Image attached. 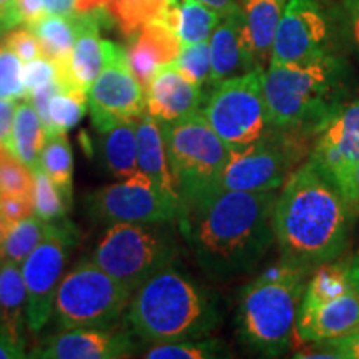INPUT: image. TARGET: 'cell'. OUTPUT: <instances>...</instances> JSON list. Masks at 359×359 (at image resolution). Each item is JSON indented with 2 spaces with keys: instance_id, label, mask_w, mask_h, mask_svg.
Listing matches in <instances>:
<instances>
[{
  "instance_id": "obj_9",
  "label": "cell",
  "mask_w": 359,
  "mask_h": 359,
  "mask_svg": "<svg viewBox=\"0 0 359 359\" xmlns=\"http://www.w3.org/2000/svg\"><path fill=\"white\" fill-rule=\"evenodd\" d=\"M264 69L213 85L201 114L231 151H241L271 130L263 88Z\"/></svg>"
},
{
  "instance_id": "obj_14",
  "label": "cell",
  "mask_w": 359,
  "mask_h": 359,
  "mask_svg": "<svg viewBox=\"0 0 359 359\" xmlns=\"http://www.w3.org/2000/svg\"><path fill=\"white\" fill-rule=\"evenodd\" d=\"M88 110L98 133L115 125L137 122L147 114L145 90L128 65L127 50L114 43L105 69L88 92Z\"/></svg>"
},
{
  "instance_id": "obj_37",
  "label": "cell",
  "mask_w": 359,
  "mask_h": 359,
  "mask_svg": "<svg viewBox=\"0 0 359 359\" xmlns=\"http://www.w3.org/2000/svg\"><path fill=\"white\" fill-rule=\"evenodd\" d=\"M32 170L6 147H0V195L32 196Z\"/></svg>"
},
{
  "instance_id": "obj_53",
  "label": "cell",
  "mask_w": 359,
  "mask_h": 359,
  "mask_svg": "<svg viewBox=\"0 0 359 359\" xmlns=\"http://www.w3.org/2000/svg\"><path fill=\"white\" fill-rule=\"evenodd\" d=\"M0 45H2V40H0Z\"/></svg>"
},
{
  "instance_id": "obj_39",
  "label": "cell",
  "mask_w": 359,
  "mask_h": 359,
  "mask_svg": "<svg viewBox=\"0 0 359 359\" xmlns=\"http://www.w3.org/2000/svg\"><path fill=\"white\" fill-rule=\"evenodd\" d=\"M2 43L6 45L7 48H11L24 64L32 62L39 57H43L42 45H40L37 34L27 25L13 27V29L7 30L6 37L2 39Z\"/></svg>"
},
{
  "instance_id": "obj_11",
  "label": "cell",
  "mask_w": 359,
  "mask_h": 359,
  "mask_svg": "<svg viewBox=\"0 0 359 359\" xmlns=\"http://www.w3.org/2000/svg\"><path fill=\"white\" fill-rule=\"evenodd\" d=\"M341 22L327 0H288L269 62L309 64L338 55Z\"/></svg>"
},
{
  "instance_id": "obj_8",
  "label": "cell",
  "mask_w": 359,
  "mask_h": 359,
  "mask_svg": "<svg viewBox=\"0 0 359 359\" xmlns=\"http://www.w3.org/2000/svg\"><path fill=\"white\" fill-rule=\"evenodd\" d=\"M132 294L92 259H83L62 278L53 304V323L58 331L111 327L128 308Z\"/></svg>"
},
{
  "instance_id": "obj_45",
  "label": "cell",
  "mask_w": 359,
  "mask_h": 359,
  "mask_svg": "<svg viewBox=\"0 0 359 359\" xmlns=\"http://www.w3.org/2000/svg\"><path fill=\"white\" fill-rule=\"evenodd\" d=\"M22 24L17 0H0V34Z\"/></svg>"
},
{
  "instance_id": "obj_35",
  "label": "cell",
  "mask_w": 359,
  "mask_h": 359,
  "mask_svg": "<svg viewBox=\"0 0 359 359\" xmlns=\"http://www.w3.org/2000/svg\"><path fill=\"white\" fill-rule=\"evenodd\" d=\"M224 346L217 339H183L173 343L151 344L145 353L148 359H212L226 356Z\"/></svg>"
},
{
  "instance_id": "obj_51",
  "label": "cell",
  "mask_w": 359,
  "mask_h": 359,
  "mask_svg": "<svg viewBox=\"0 0 359 359\" xmlns=\"http://www.w3.org/2000/svg\"><path fill=\"white\" fill-rule=\"evenodd\" d=\"M349 263H351L353 283H354V286H356L358 291H359V251H358L356 255H353V257H349Z\"/></svg>"
},
{
  "instance_id": "obj_6",
  "label": "cell",
  "mask_w": 359,
  "mask_h": 359,
  "mask_svg": "<svg viewBox=\"0 0 359 359\" xmlns=\"http://www.w3.org/2000/svg\"><path fill=\"white\" fill-rule=\"evenodd\" d=\"M160 130L170 172L185 213L219 190V180L230 161L231 150L201 111L173 122H160Z\"/></svg>"
},
{
  "instance_id": "obj_13",
  "label": "cell",
  "mask_w": 359,
  "mask_h": 359,
  "mask_svg": "<svg viewBox=\"0 0 359 359\" xmlns=\"http://www.w3.org/2000/svg\"><path fill=\"white\" fill-rule=\"evenodd\" d=\"M87 210L95 222L116 223H175L182 217V203L158 190L140 173L115 182L87 196Z\"/></svg>"
},
{
  "instance_id": "obj_16",
  "label": "cell",
  "mask_w": 359,
  "mask_h": 359,
  "mask_svg": "<svg viewBox=\"0 0 359 359\" xmlns=\"http://www.w3.org/2000/svg\"><path fill=\"white\" fill-rule=\"evenodd\" d=\"M308 158L336 187L359 161V98L348 102L327 127L314 138Z\"/></svg>"
},
{
  "instance_id": "obj_20",
  "label": "cell",
  "mask_w": 359,
  "mask_h": 359,
  "mask_svg": "<svg viewBox=\"0 0 359 359\" xmlns=\"http://www.w3.org/2000/svg\"><path fill=\"white\" fill-rule=\"evenodd\" d=\"M359 326V291L320 304H302L296 320V338L304 343L323 344L351 333Z\"/></svg>"
},
{
  "instance_id": "obj_47",
  "label": "cell",
  "mask_w": 359,
  "mask_h": 359,
  "mask_svg": "<svg viewBox=\"0 0 359 359\" xmlns=\"http://www.w3.org/2000/svg\"><path fill=\"white\" fill-rule=\"evenodd\" d=\"M80 0H45V8L55 15H77Z\"/></svg>"
},
{
  "instance_id": "obj_40",
  "label": "cell",
  "mask_w": 359,
  "mask_h": 359,
  "mask_svg": "<svg viewBox=\"0 0 359 359\" xmlns=\"http://www.w3.org/2000/svg\"><path fill=\"white\" fill-rule=\"evenodd\" d=\"M24 80L27 92L30 95L35 90L58 80L57 65L47 57H39L32 62H27L24 64Z\"/></svg>"
},
{
  "instance_id": "obj_52",
  "label": "cell",
  "mask_w": 359,
  "mask_h": 359,
  "mask_svg": "<svg viewBox=\"0 0 359 359\" xmlns=\"http://www.w3.org/2000/svg\"><path fill=\"white\" fill-rule=\"evenodd\" d=\"M6 223H4L2 217H0V253H2V245H4V238H6Z\"/></svg>"
},
{
  "instance_id": "obj_34",
  "label": "cell",
  "mask_w": 359,
  "mask_h": 359,
  "mask_svg": "<svg viewBox=\"0 0 359 359\" xmlns=\"http://www.w3.org/2000/svg\"><path fill=\"white\" fill-rule=\"evenodd\" d=\"M32 203L34 213L43 222H58V219L67 218L72 205L67 201L64 193L58 190L53 180L37 167L32 170Z\"/></svg>"
},
{
  "instance_id": "obj_15",
  "label": "cell",
  "mask_w": 359,
  "mask_h": 359,
  "mask_svg": "<svg viewBox=\"0 0 359 359\" xmlns=\"http://www.w3.org/2000/svg\"><path fill=\"white\" fill-rule=\"evenodd\" d=\"M132 331L111 327H77L64 330L45 338L30 351L29 358L40 359H120L133 356L137 349Z\"/></svg>"
},
{
  "instance_id": "obj_28",
  "label": "cell",
  "mask_w": 359,
  "mask_h": 359,
  "mask_svg": "<svg viewBox=\"0 0 359 359\" xmlns=\"http://www.w3.org/2000/svg\"><path fill=\"white\" fill-rule=\"evenodd\" d=\"M163 19L177 32L183 47L210 40L223 15L196 0H170Z\"/></svg>"
},
{
  "instance_id": "obj_5",
  "label": "cell",
  "mask_w": 359,
  "mask_h": 359,
  "mask_svg": "<svg viewBox=\"0 0 359 359\" xmlns=\"http://www.w3.org/2000/svg\"><path fill=\"white\" fill-rule=\"evenodd\" d=\"M311 269L286 259L271 264L241 291L238 338L251 351L278 358L296 338V320Z\"/></svg>"
},
{
  "instance_id": "obj_30",
  "label": "cell",
  "mask_w": 359,
  "mask_h": 359,
  "mask_svg": "<svg viewBox=\"0 0 359 359\" xmlns=\"http://www.w3.org/2000/svg\"><path fill=\"white\" fill-rule=\"evenodd\" d=\"M354 288L351 263L346 259H333L323 263L309 276L302 304H320L346 294Z\"/></svg>"
},
{
  "instance_id": "obj_19",
  "label": "cell",
  "mask_w": 359,
  "mask_h": 359,
  "mask_svg": "<svg viewBox=\"0 0 359 359\" xmlns=\"http://www.w3.org/2000/svg\"><path fill=\"white\" fill-rule=\"evenodd\" d=\"M147 114L158 122H173L203 109V88L193 85L182 75L175 62L158 67L145 90Z\"/></svg>"
},
{
  "instance_id": "obj_22",
  "label": "cell",
  "mask_w": 359,
  "mask_h": 359,
  "mask_svg": "<svg viewBox=\"0 0 359 359\" xmlns=\"http://www.w3.org/2000/svg\"><path fill=\"white\" fill-rule=\"evenodd\" d=\"M27 100L32 102L42 118L48 137L67 133L82 122L88 110V95L75 88H67L60 80L35 90Z\"/></svg>"
},
{
  "instance_id": "obj_17",
  "label": "cell",
  "mask_w": 359,
  "mask_h": 359,
  "mask_svg": "<svg viewBox=\"0 0 359 359\" xmlns=\"http://www.w3.org/2000/svg\"><path fill=\"white\" fill-rule=\"evenodd\" d=\"M208 42L212 53L210 87L226 79L248 74L251 70L263 69L258 64L257 53L251 45L241 7L228 15H223Z\"/></svg>"
},
{
  "instance_id": "obj_12",
  "label": "cell",
  "mask_w": 359,
  "mask_h": 359,
  "mask_svg": "<svg viewBox=\"0 0 359 359\" xmlns=\"http://www.w3.org/2000/svg\"><path fill=\"white\" fill-rule=\"evenodd\" d=\"M79 236V226L69 218L48 223L43 240L20 264L27 288V327L32 333L52 320L57 290Z\"/></svg>"
},
{
  "instance_id": "obj_33",
  "label": "cell",
  "mask_w": 359,
  "mask_h": 359,
  "mask_svg": "<svg viewBox=\"0 0 359 359\" xmlns=\"http://www.w3.org/2000/svg\"><path fill=\"white\" fill-rule=\"evenodd\" d=\"M47 228L48 222H43L35 213L7 226L0 259H7L17 264L24 263L27 257L43 240Z\"/></svg>"
},
{
  "instance_id": "obj_49",
  "label": "cell",
  "mask_w": 359,
  "mask_h": 359,
  "mask_svg": "<svg viewBox=\"0 0 359 359\" xmlns=\"http://www.w3.org/2000/svg\"><path fill=\"white\" fill-rule=\"evenodd\" d=\"M196 2L205 4V6L215 8L222 15H228V13L235 12L240 8V0H196Z\"/></svg>"
},
{
  "instance_id": "obj_27",
  "label": "cell",
  "mask_w": 359,
  "mask_h": 359,
  "mask_svg": "<svg viewBox=\"0 0 359 359\" xmlns=\"http://www.w3.org/2000/svg\"><path fill=\"white\" fill-rule=\"evenodd\" d=\"M137 151V122L115 125L114 128L100 133L102 163L118 182L142 173L138 168Z\"/></svg>"
},
{
  "instance_id": "obj_21",
  "label": "cell",
  "mask_w": 359,
  "mask_h": 359,
  "mask_svg": "<svg viewBox=\"0 0 359 359\" xmlns=\"http://www.w3.org/2000/svg\"><path fill=\"white\" fill-rule=\"evenodd\" d=\"M182 42L168 22L161 17L130 39L127 48L128 65L143 90L148 88L158 67L172 64L180 55Z\"/></svg>"
},
{
  "instance_id": "obj_46",
  "label": "cell",
  "mask_w": 359,
  "mask_h": 359,
  "mask_svg": "<svg viewBox=\"0 0 359 359\" xmlns=\"http://www.w3.org/2000/svg\"><path fill=\"white\" fill-rule=\"evenodd\" d=\"M339 190L343 191V195L351 201V203L359 208V161L354 165L351 172L348 173V177L344 178L343 185L339 187Z\"/></svg>"
},
{
  "instance_id": "obj_24",
  "label": "cell",
  "mask_w": 359,
  "mask_h": 359,
  "mask_svg": "<svg viewBox=\"0 0 359 359\" xmlns=\"http://www.w3.org/2000/svg\"><path fill=\"white\" fill-rule=\"evenodd\" d=\"M27 288L20 264L0 259V338L24 344Z\"/></svg>"
},
{
  "instance_id": "obj_32",
  "label": "cell",
  "mask_w": 359,
  "mask_h": 359,
  "mask_svg": "<svg viewBox=\"0 0 359 359\" xmlns=\"http://www.w3.org/2000/svg\"><path fill=\"white\" fill-rule=\"evenodd\" d=\"M170 0H110V13L125 37L133 39L150 22L161 19Z\"/></svg>"
},
{
  "instance_id": "obj_50",
  "label": "cell",
  "mask_w": 359,
  "mask_h": 359,
  "mask_svg": "<svg viewBox=\"0 0 359 359\" xmlns=\"http://www.w3.org/2000/svg\"><path fill=\"white\" fill-rule=\"evenodd\" d=\"M349 11V25H351V34L359 50V0H346Z\"/></svg>"
},
{
  "instance_id": "obj_42",
  "label": "cell",
  "mask_w": 359,
  "mask_h": 359,
  "mask_svg": "<svg viewBox=\"0 0 359 359\" xmlns=\"http://www.w3.org/2000/svg\"><path fill=\"white\" fill-rule=\"evenodd\" d=\"M316 346L331 349L338 354L339 359H359V326L351 333L327 341V343L316 344Z\"/></svg>"
},
{
  "instance_id": "obj_4",
  "label": "cell",
  "mask_w": 359,
  "mask_h": 359,
  "mask_svg": "<svg viewBox=\"0 0 359 359\" xmlns=\"http://www.w3.org/2000/svg\"><path fill=\"white\" fill-rule=\"evenodd\" d=\"M127 321L143 343H173L208 336L222 313L212 291L170 264L132 294Z\"/></svg>"
},
{
  "instance_id": "obj_1",
  "label": "cell",
  "mask_w": 359,
  "mask_h": 359,
  "mask_svg": "<svg viewBox=\"0 0 359 359\" xmlns=\"http://www.w3.org/2000/svg\"><path fill=\"white\" fill-rule=\"evenodd\" d=\"M276 191L218 190L178 219L198 266L215 281L248 275L275 243Z\"/></svg>"
},
{
  "instance_id": "obj_25",
  "label": "cell",
  "mask_w": 359,
  "mask_h": 359,
  "mask_svg": "<svg viewBox=\"0 0 359 359\" xmlns=\"http://www.w3.org/2000/svg\"><path fill=\"white\" fill-rule=\"evenodd\" d=\"M30 29L37 34L43 57L50 58L57 65L60 83L65 85L67 88H72L69 85V62L79 30L77 19L74 15L67 17L48 13Z\"/></svg>"
},
{
  "instance_id": "obj_10",
  "label": "cell",
  "mask_w": 359,
  "mask_h": 359,
  "mask_svg": "<svg viewBox=\"0 0 359 359\" xmlns=\"http://www.w3.org/2000/svg\"><path fill=\"white\" fill-rule=\"evenodd\" d=\"M311 137L273 128L262 140L231 151L219 180V190L276 191L311 151Z\"/></svg>"
},
{
  "instance_id": "obj_18",
  "label": "cell",
  "mask_w": 359,
  "mask_h": 359,
  "mask_svg": "<svg viewBox=\"0 0 359 359\" xmlns=\"http://www.w3.org/2000/svg\"><path fill=\"white\" fill-rule=\"evenodd\" d=\"M77 19V37L69 62V85L87 93L109 62L114 42L100 39V29L114 22L111 13H83Z\"/></svg>"
},
{
  "instance_id": "obj_41",
  "label": "cell",
  "mask_w": 359,
  "mask_h": 359,
  "mask_svg": "<svg viewBox=\"0 0 359 359\" xmlns=\"http://www.w3.org/2000/svg\"><path fill=\"white\" fill-rule=\"evenodd\" d=\"M34 215L32 196L27 195H0V217L6 226L20 222Z\"/></svg>"
},
{
  "instance_id": "obj_43",
  "label": "cell",
  "mask_w": 359,
  "mask_h": 359,
  "mask_svg": "<svg viewBox=\"0 0 359 359\" xmlns=\"http://www.w3.org/2000/svg\"><path fill=\"white\" fill-rule=\"evenodd\" d=\"M17 105H19V100L0 98V147H7L8 140H11Z\"/></svg>"
},
{
  "instance_id": "obj_3",
  "label": "cell",
  "mask_w": 359,
  "mask_h": 359,
  "mask_svg": "<svg viewBox=\"0 0 359 359\" xmlns=\"http://www.w3.org/2000/svg\"><path fill=\"white\" fill-rule=\"evenodd\" d=\"M348 77L339 55L309 64L269 62L263 74L269 125L316 138L348 103Z\"/></svg>"
},
{
  "instance_id": "obj_48",
  "label": "cell",
  "mask_w": 359,
  "mask_h": 359,
  "mask_svg": "<svg viewBox=\"0 0 359 359\" xmlns=\"http://www.w3.org/2000/svg\"><path fill=\"white\" fill-rule=\"evenodd\" d=\"M29 358L24 344H15L12 341L0 338V359H20Z\"/></svg>"
},
{
  "instance_id": "obj_26",
  "label": "cell",
  "mask_w": 359,
  "mask_h": 359,
  "mask_svg": "<svg viewBox=\"0 0 359 359\" xmlns=\"http://www.w3.org/2000/svg\"><path fill=\"white\" fill-rule=\"evenodd\" d=\"M286 4L288 0H240L251 45L263 69L271 58L273 42Z\"/></svg>"
},
{
  "instance_id": "obj_44",
  "label": "cell",
  "mask_w": 359,
  "mask_h": 359,
  "mask_svg": "<svg viewBox=\"0 0 359 359\" xmlns=\"http://www.w3.org/2000/svg\"><path fill=\"white\" fill-rule=\"evenodd\" d=\"M17 8H19L22 24L32 27L48 15L45 8V0H17Z\"/></svg>"
},
{
  "instance_id": "obj_38",
  "label": "cell",
  "mask_w": 359,
  "mask_h": 359,
  "mask_svg": "<svg viewBox=\"0 0 359 359\" xmlns=\"http://www.w3.org/2000/svg\"><path fill=\"white\" fill-rule=\"evenodd\" d=\"M0 98L25 100L29 98L24 80V62L6 45H0Z\"/></svg>"
},
{
  "instance_id": "obj_23",
  "label": "cell",
  "mask_w": 359,
  "mask_h": 359,
  "mask_svg": "<svg viewBox=\"0 0 359 359\" xmlns=\"http://www.w3.org/2000/svg\"><path fill=\"white\" fill-rule=\"evenodd\" d=\"M137 156L138 168L150 182L167 195L180 200L177 188H175L172 172H170L167 148H165L163 137H161L160 122L154 116L145 114L137 120Z\"/></svg>"
},
{
  "instance_id": "obj_2",
  "label": "cell",
  "mask_w": 359,
  "mask_h": 359,
  "mask_svg": "<svg viewBox=\"0 0 359 359\" xmlns=\"http://www.w3.org/2000/svg\"><path fill=\"white\" fill-rule=\"evenodd\" d=\"M358 208L306 158L278 193L273 228L281 259L314 271L341 258Z\"/></svg>"
},
{
  "instance_id": "obj_29",
  "label": "cell",
  "mask_w": 359,
  "mask_h": 359,
  "mask_svg": "<svg viewBox=\"0 0 359 359\" xmlns=\"http://www.w3.org/2000/svg\"><path fill=\"white\" fill-rule=\"evenodd\" d=\"M45 143H47V132H45L42 118L32 102L25 98L17 105L11 140L6 148L30 170H35L40 167V155H42Z\"/></svg>"
},
{
  "instance_id": "obj_36",
  "label": "cell",
  "mask_w": 359,
  "mask_h": 359,
  "mask_svg": "<svg viewBox=\"0 0 359 359\" xmlns=\"http://www.w3.org/2000/svg\"><path fill=\"white\" fill-rule=\"evenodd\" d=\"M177 69L187 80H190L196 87L205 88L210 87L212 80V53H210V42L183 45L177 60H175Z\"/></svg>"
},
{
  "instance_id": "obj_31",
  "label": "cell",
  "mask_w": 359,
  "mask_h": 359,
  "mask_svg": "<svg viewBox=\"0 0 359 359\" xmlns=\"http://www.w3.org/2000/svg\"><path fill=\"white\" fill-rule=\"evenodd\" d=\"M40 168L53 180L67 201L74 203V154L67 133L47 138L40 155Z\"/></svg>"
},
{
  "instance_id": "obj_7",
  "label": "cell",
  "mask_w": 359,
  "mask_h": 359,
  "mask_svg": "<svg viewBox=\"0 0 359 359\" xmlns=\"http://www.w3.org/2000/svg\"><path fill=\"white\" fill-rule=\"evenodd\" d=\"M180 245L173 223L110 224L90 259L135 293L147 280L175 264Z\"/></svg>"
}]
</instances>
